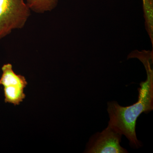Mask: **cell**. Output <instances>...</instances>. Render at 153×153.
I'll return each instance as SVG.
<instances>
[{"instance_id":"6","label":"cell","mask_w":153,"mask_h":153,"mask_svg":"<svg viewBox=\"0 0 153 153\" xmlns=\"http://www.w3.org/2000/svg\"><path fill=\"white\" fill-rule=\"evenodd\" d=\"M24 88L19 86H8L4 87L5 102L18 105L25 98Z\"/></svg>"},{"instance_id":"5","label":"cell","mask_w":153,"mask_h":153,"mask_svg":"<svg viewBox=\"0 0 153 153\" xmlns=\"http://www.w3.org/2000/svg\"><path fill=\"white\" fill-rule=\"evenodd\" d=\"M58 2V0H27L26 3L30 10L42 14L53 10L57 7Z\"/></svg>"},{"instance_id":"4","label":"cell","mask_w":153,"mask_h":153,"mask_svg":"<svg viewBox=\"0 0 153 153\" xmlns=\"http://www.w3.org/2000/svg\"><path fill=\"white\" fill-rule=\"evenodd\" d=\"M1 69L2 74L0 78V85H3L4 87L19 86L24 88L27 85V82L25 76L16 74L10 63L4 64Z\"/></svg>"},{"instance_id":"1","label":"cell","mask_w":153,"mask_h":153,"mask_svg":"<svg viewBox=\"0 0 153 153\" xmlns=\"http://www.w3.org/2000/svg\"><path fill=\"white\" fill-rule=\"evenodd\" d=\"M153 51H144L135 53L134 57L140 60L146 68L147 79L140 83L137 101L130 106L120 105L117 101L108 102L107 111L109 117L108 125L125 136L134 149L141 147V143L137 138L136 125L138 117L142 113L153 109Z\"/></svg>"},{"instance_id":"3","label":"cell","mask_w":153,"mask_h":153,"mask_svg":"<svg viewBox=\"0 0 153 153\" xmlns=\"http://www.w3.org/2000/svg\"><path fill=\"white\" fill-rule=\"evenodd\" d=\"M123 135L111 126L101 132L93 135L86 145L84 153H127L128 152L121 146Z\"/></svg>"},{"instance_id":"7","label":"cell","mask_w":153,"mask_h":153,"mask_svg":"<svg viewBox=\"0 0 153 153\" xmlns=\"http://www.w3.org/2000/svg\"><path fill=\"white\" fill-rule=\"evenodd\" d=\"M146 29L153 45V0H143Z\"/></svg>"},{"instance_id":"2","label":"cell","mask_w":153,"mask_h":153,"mask_svg":"<svg viewBox=\"0 0 153 153\" xmlns=\"http://www.w3.org/2000/svg\"><path fill=\"white\" fill-rule=\"evenodd\" d=\"M31 11L25 0H0V41L24 28Z\"/></svg>"}]
</instances>
